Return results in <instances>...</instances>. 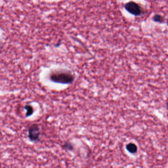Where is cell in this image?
<instances>
[{"mask_svg": "<svg viewBox=\"0 0 168 168\" xmlns=\"http://www.w3.org/2000/svg\"><path fill=\"white\" fill-rule=\"evenodd\" d=\"M74 79V76L68 71H53L50 75V79L52 82L62 84H71Z\"/></svg>", "mask_w": 168, "mask_h": 168, "instance_id": "cell-1", "label": "cell"}, {"mask_svg": "<svg viewBox=\"0 0 168 168\" xmlns=\"http://www.w3.org/2000/svg\"><path fill=\"white\" fill-rule=\"evenodd\" d=\"M41 132L38 125L34 124L28 129V137L31 142H35L40 140Z\"/></svg>", "mask_w": 168, "mask_h": 168, "instance_id": "cell-2", "label": "cell"}, {"mask_svg": "<svg viewBox=\"0 0 168 168\" xmlns=\"http://www.w3.org/2000/svg\"><path fill=\"white\" fill-rule=\"evenodd\" d=\"M124 8L131 14L134 16H139L142 13L141 7L134 2H129L125 4Z\"/></svg>", "mask_w": 168, "mask_h": 168, "instance_id": "cell-3", "label": "cell"}, {"mask_svg": "<svg viewBox=\"0 0 168 168\" xmlns=\"http://www.w3.org/2000/svg\"><path fill=\"white\" fill-rule=\"evenodd\" d=\"M126 148L128 151L131 154H135L138 150L136 145L135 144L132 143L127 144Z\"/></svg>", "mask_w": 168, "mask_h": 168, "instance_id": "cell-4", "label": "cell"}, {"mask_svg": "<svg viewBox=\"0 0 168 168\" xmlns=\"http://www.w3.org/2000/svg\"><path fill=\"white\" fill-rule=\"evenodd\" d=\"M24 109L26 110V116L27 117L32 116L34 113V109L31 105H26L24 107Z\"/></svg>", "mask_w": 168, "mask_h": 168, "instance_id": "cell-5", "label": "cell"}, {"mask_svg": "<svg viewBox=\"0 0 168 168\" xmlns=\"http://www.w3.org/2000/svg\"><path fill=\"white\" fill-rule=\"evenodd\" d=\"M153 20L155 22L162 23L164 19L161 15L159 14H155L153 17Z\"/></svg>", "mask_w": 168, "mask_h": 168, "instance_id": "cell-6", "label": "cell"}, {"mask_svg": "<svg viewBox=\"0 0 168 168\" xmlns=\"http://www.w3.org/2000/svg\"><path fill=\"white\" fill-rule=\"evenodd\" d=\"M63 147L64 149H68L69 150H72L73 149V146L69 142H66L63 145Z\"/></svg>", "mask_w": 168, "mask_h": 168, "instance_id": "cell-7", "label": "cell"}, {"mask_svg": "<svg viewBox=\"0 0 168 168\" xmlns=\"http://www.w3.org/2000/svg\"><path fill=\"white\" fill-rule=\"evenodd\" d=\"M167 108H168V102L167 103Z\"/></svg>", "mask_w": 168, "mask_h": 168, "instance_id": "cell-8", "label": "cell"}, {"mask_svg": "<svg viewBox=\"0 0 168 168\" xmlns=\"http://www.w3.org/2000/svg\"></svg>", "mask_w": 168, "mask_h": 168, "instance_id": "cell-9", "label": "cell"}]
</instances>
